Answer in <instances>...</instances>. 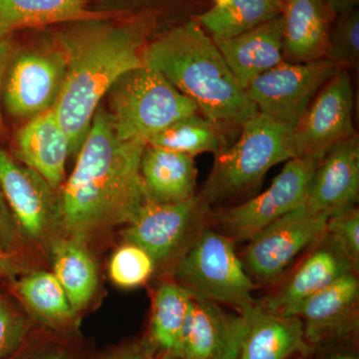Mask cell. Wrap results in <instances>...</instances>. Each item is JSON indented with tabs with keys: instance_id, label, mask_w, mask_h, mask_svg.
I'll return each instance as SVG.
<instances>
[{
	"instance_id": "cell-1",
	"label": "cell",
	"mask_w": 359,
	"mask_h": 359,
	"mask_svg": "<svg viewBox=\"0 0 359 359\" xmlns=\"http://www.w3.org/2000/svg\"><path fill=\"white\" fill-rule=\"evenodd\" d=\"M146 146L144 140L118 138L107 110L99 106L58 196L55 223L66 237L84 242L98 231L129 224L150 202L140 171Z\"/></svg>"
},
{
	"instance_id": "cell-2",
	"label": "cell",
	"mask_w": 359,
	"mask_h": 359,
	"mask_svg": "<svg viewBox=\"0 0 359 359\" xmlns=\"http://www.w3.org/2000/svg\"><path fill=\"white\" fill-rule=\"evenodd\" d=\"M61 30L55 43L65 54L66 74L54 111L78 154L97 109L122 75L144 66L143 51L155 25L154 13L130 20L76 21Z\"/></svg>"
},
{
	"instance_id": "cell-3",
	"label": "cell",
	"mask_w": 359,
	"mask_h": 359,
	"mask_svg": "<svg viewBox=\"0 0 359 359\" xmlns=\"http://www.w3.org/2000/svg\"><path fill=\"white\" fill-rule=\"evenodd\" d=\"M143 62L191 99L200 114L228 131L241 130L259 113L214 40L195 20L148 42Z\"/></svg>"
},
{
	"instance_id": "cell-4",
	"label": "cell",
	"mask_w": 359,
	"mask_h": 359,
	"mask_svg": "<svg viewBox=\"0 0 359 359\" xmlns=\"http://www.w3.org/2000/svg\"><path fill=\"white\" fill-rule=\"evenodd\" d=\"M292 127L257 113L241 128L236 143L215 155L200 197L210 207L242 195L269 169L294 158Z\"/></svg>"
},
{
	"instance_id": "cell-5",
	"label": "cell",
	"mask_w": 359,
	"mask_h": 359,
	"mask_svg": "<svg viewBox=\"0 0 359 359\" xmlns=\"http://www.w3.org/2000/svg\"><path fill=\"white\" fill-rule=\"evenodd\" d=\"M107 97L113 129L124 141L147 142L177 120L200 113L164 75L146 65L122 75Z\"/></svg>"
},
{
	"instance_id": "cell-6",
	"label": "cell",
	"mask_w": 359,
	"mask_h": 359,
	"mask_svg": "<svg viewBox=\"0 0 359 359\" xmlns=\"http://www.w3.org/2000/svg\"><path fill=\"white\" fill-rule=\"evenodd\" d=\"M174 276L192 297L230 304L238 311L255 302L257 285L236 252L235 242L211 228L179 259Z\"/></svg>"
},
{
	"instance_id": "cell-7",
	"label": "cell",
	"mask_w": 359,
	"mask_h": 359,
	"mask_svg": "<svg viewBox=\"0 0 359 359\" xmlns=\"http://www.w3.org/2000/svg\"><path fill=\"white\" fill-rule=\"evenodd\" d=\"M211 207L200 195L175 204L148 202L123 231L127 244L138 245L156 266L181 259L210 228Z\"/></svg>"
},
{
	"instance_id": "cell-8",
	"label": "cell",
	"mask_w": 359,
	"mask_h": 359,
	"mask_svg": "<svg viewBox=\"0 0 359 359\" xmlns=\"http://www.w3.org/2000/svg\"><path fill=\"white\" fill-rule=\"evenodd\" d=\"M320 160L292 158L268 190L243 204L212 214L219 231L235 243L249 242L269 224L304 205L309 182Z\"/></svg>"
},
{
	"instance_id": "cell-9",
	"label": "cell",
	"mask_w": 359,
	"mask_h": 359,
	"mask_svg": "<svg viewBox=\"0 0 359 359\" xmlns=\"http://www.w3.org/2000/svg\"><path fill=\"white\" fill-rule=\"evenodd\" d=\"M328 217L302 205L276 219L250 238L242 262L256 285L282 278L297 257L325 233Z\"/></svg>"
},
{
	"instance_id": "cell-10",
	"label": "cell",
	"mask_w": 359,
	"mask_h": 359,
	"mask_svg": "<svg viewBox=\"0 0 359 359\" xmlns=\"http://www.w3.org/2000/svg\"><path fill=\"white\" fill-rule=\"evenodd\" d=\"M339 71L327 58L304 63L283 61L255 78L245 91L259 114L294 128L320 89Z\"/></svg>"
},
{
	"instance_id": "cell-11",
	"label": "cell",
	"mask_w": 359,
	"mask_h": 359,
	"mask_svg": "<svg viewBox=\"0 0 359 359\" xmlns=\"http://www.w3.org/2000/svg\"><path fill=\"white\" fill-rule=\"evenodd\" d=\"M66 74L65 54L56 43L36 47L13 56L2 86L7 112L30 120L57 103Z\"/></svg>"
},
{
	"instance_id": "cell-12",
	"label": "cell",
	"mask_w": 359,
	"mask_h": 359,
	"mask_svg": "<svg viewBox=\"0 0 359 359\" xmlns=\"http://www.w3.org/2000/svg\"><path fill=\"white\" fill-rule=\"evenodd\" d=\"M353 108L351 74L340 70L320 89L292 129L294 158L321 159L334 146L358 134L353 125Z\"/></svg>"
},
{
	"instance_id": "cell-13",
	"label": "cell",
	"mask_w": 359,
	"mask_h": 359,
	"mask_svg": "<svg viewBox=\"0 0 359 359\" xmlns=\"http://www.w3.org/2000/svg\"><path fill=\"white\" fill-rule=\"evenodd\" d=\"M0 192L14 221L33 240L45 235L55 223L56 191L37 172L0 148Z\"/></svg>"
},
{
	"instance_id": "cell-14",
	"label": "cell",
	"mask_w": 359,
	"mask_h": 359,
	"mask_svg": "<svg viewBox=\"0 0 359 359\" xmlns=\"http://www.w3.org/2000/svg\"><path fill=\"white\" fill-rule=\"evenodd\" d=\"M313 247L283 287L264 299L262 304L264 309L282 316H295L309 297L344 276L355 273L339 243L327 231Z\"/></svg>"
},
{
	"instance_id": "cell-15",
	"label": "cell",
	"mask_w": 359,
	"mask_h": 359,
	"mask_svg": "<svg viewBox=\"0 0 359 359\" xmlns=\"http://www.w3.org/2000/svg\"><path fill=\"white\" fill-rule=\"evenodd\" d=\"M358 278L351 273L306 299L295 316L301 318L306 341L316 347L358 334Z\"/></svg>"
},
{
	"instance_id": "cell-16",
	"label": "cell",
	"mask_w": 359,
	"mask_h": 359,
	"mask_svg": "<svg viewBox=\"0 0 359 359\" xmlns=\"http://www.w3.org/2000/svg\"><path fill=\"white\" fill-rule=\"evenodd\" d=\"M359 199V138L340 142L318 162L309 182L304 205L330 217L356 207Z\"/></svg>"
},
{
	"instance_id": "cell-17",
	"label": "cell",
	"mask_w": 359,
	"mask_h": 359,
	"mask_svg": "<svg viewBox=\"0 0 359 359\" xmlns=\"http://www.w3.org/2000/svg\"><path fill=\"white\" fill-rule=\"evenodd\" d=\"M245 332L242 314L228 313L217 302L192 297L181 359H237Z\"/></svg>"
},
{
	"instance_id": "cell-18",
	"label": "cell",
	"mask_w": 359,
	"mask_h": 359,
	"mask_svg": "<svg viewBox=\"0 0 359 359\" xmlns=\"http://www.w3.org/2000/svg\"><path fill=\"white\" fill-rule=\"evenodd\" d=\"M245 321V332L237 359H290L311 356L316 347L304 337L299 316L271 313L256 302L238 311Z\"/></svg>"
},
{
	"instance_id": "cell-19",
	"label": "cell",
	"mask_w": 359,
	"mask_h": 359,
	"mask_svg": "<svg viewBox=\"0 0 359 359\" xmlns=\"http://www.w3.org/2000/svg\"><path fill=\"white\" fill-rule=\"evenodd\" d=\"M69 155V139L53 108L28 120L14 138L15 159L37 172L54 191L62 186Z\"/></svg>"
},
{
	"instance_id": "cell-20",
	"label": "cell",
	"mask_w": 359,
	"mask_h": 359,
	"mask_svg": "<svg viewBox=\"0 0 359 359\" xmlns=\"http://www.w3.org/2000/svg\"><path fill=\"white\" fill-rule=\"evenodd\" d=\"M283 14L233 39L215 41L238 83L245 89L283 61Z\"/></svg>"
},
{
	"instance_id": "cell-21",
	"label": "cell",
	"mask_w": 359,
	"mask_h": 359,
	"mask_svg": "<svg viewBox=\"0 0 359 359\" xmlns=\"http://www.w3.org/2000/svg\"><path fill=\"white\" fill-rule=\"evenodd\" d=\"M283 61L304 63L325 58L332 16L325 0H280Z\"/></svg>"
},
{
	"instance_id": "cell-22",
	"label": "cell",
	"mask_w": 359,
	"mask_h": 359,
	"mask_svg": "<svg viewBox=\"0 0 359 359\" xmlns=\"http://www.w3.org/2000/svg\"><path fill=\"white\" fill-rule=\"evenodd\" d=\"M142 181L148 198L158 204H175L196 196L197 168L191 156L148 145L141 158Z\"/></svg>"
},
{
	"instance_id": "cell-23",
	"label": "cell",
	"mask_w": 359,
	"mask_h": 359,
	"mask_svg": "<svg viewBox=\"0 0 359 359\" xmlns=\"http://www.w3.org/2000/svg\"><path fill=\"white\" fill-rule=\"evenodd\" d=\"M192 295L176 282L161 285L153 302L146 340L158 359H181L182 339Z\"/></svg>"
},
{
	"instance_id": "cell-24",
	"label": "cell",
	"mask_w": 359,
	"mask_h": 359,
	"mask_svg": "<svg viewBox=\"0 0 359 359\" xmlns=\"http://www.w3.org/2000/svg\"><path fill=\"white\" fill-rule=\"evenodd\" d=\"M91 11L87 0H0V32L111 18Z\"/></svg>"
},
{
	"instance_id": "cell-25",
	"label": "cell",
	"mask_w": 359,
	"mask_h": 359,
	"mask_svg": "<svg viewBox=\"0 0 359 359\" xmlns=\"http://www.w3.org/2000/svg\"><path fill=\"white\" fill-rule=\"evenodd\" d=\"M280 0H212L195 20L214 41L233 39L282 14Z\"/></svg>"
},
{
	"instance_id": "cell-26",
	"label": "cell",
	"mask_w": 359,
	"mask_h": 359,
	"mask_svg": "<svg viewBox=\"0 0 359 359\" xmlns=\"http://www.w3.org/2000/svg\"><path fill=\"white\" fill-rule=\"evenodd\" d=\"M52 248L53 275L78 313L89 304L98 287L95 262L83 242L75 238H60Z\"/></svg>"
},
{
	"instance_id": "cell-27",
	"label": "cell",
	"mask_w": 359,
	"mask_h": 359,
	"mask_svg": "<svg viewBox=\"0 0 359 359\" xmlns=\"http://www.w3.org/2000/svg\"><path fill=\"white\" fill-rule=\"evenodd\" d=\"M228 130L200 113L177 120L151 137L148 145L195 158L203 153L218 154L228 147Z\"/></svg>"
},
{
	"instance_id": "cell-28",
	"label": "cell",
	"mask_w": 359,
	"mask_h": 359,
	"mask_svg": "<svg viewBox=\"0 0 359 359\" xmlns=\"http://www.w3.org/2000/svg\"><path fill=\"white\" fill-rule=\"evenodd\" d=\"M18 292L27 308L40 320L54 327L74 320L76 311L53 273L37 271L18 283Z\"/></svg>"
},
{
	"instance_id": "cell-29",
	"label": "cell",
	"mask_w": 359,
	"mask_h": 359,
	"mask_svg": "<svg viewBox=\"0 0 359 359\" xmlns=\"http://www.w3.org/2000/svg\"><path fill=\"white\" fill-rule=\"evenodd\" d=\"M325 58L340 70H358L359 65V11L337 16L330 28Z\"/></svg>"
},
{
	"instance_id": "cell-30",
	"label": "cell",
	"mask_w": 359,
	"mask_h": 359,
	"mask_svg": "<svg viewBox=\"0 0 359 359\" xmlns=\"http://www.w3.org/2000/svg\"><path fill=\"white\" fill-rule=\"evenodd\" d=\"M155 268L154 261L146 250L126 243L111 257L109 273L119 287H135L147 282Z\"/></svg>"
},
{
	"instance_id": "cell-31",
	"label": "cell",
	"mask_w": 359,
	"mask_h": 359,
	"mask_svg": "<svg viewBox=\"0 0 359 359\" xmlns=\"http://www.w3.org/2000/svg\"><path fill=\"white\" fill-rule=\"evenodd\" d=\"M325 231L339 243L356 273L359 268L358 208H351L328 217Z\"/></svg>"
},
{
	"instance_id": "cell-32",
	"label": "cell",
	"mask_w": 359,
	"mask_h": 359,
	"mask_svg": "<svg viewBox=\"0 0 359 359\" xmlns=\"http://www.w3.org/2000/svg\"><path fill=\"white\" fill-rule=\"evenodd\" d=\"M28 332L25 318L0 302V359L11 358L18 351Z\"/></svg>"
},
{
	"instance_id": "cell-33",
	"label": "cell",
	"mask_w": 359,
	"mask_h": 359,
	"mask_svg": "<svg viewBox=\"0 0 359 359\" xmlns=\"http://www.w3.org/2000/svg\"><path fill=\"white\" fill-rule=\"evenodd\" d=\"M18 241V224L0 192V245L4 252H11Z\"/></svg>"
},
{
	"instance_id": "cell-34",
	"label": "cell",
	"mask_w": 359,
	"mask_h": 359,
	"mask_svg": "<svg viewBox=\"0 0 359 359\" xmlns=\"http://www.w3.org/2000/svg\"><path fill=\"white\" fill-rule=\"evenodd\" d=\"M14 47L11 34L0 32V135L4 133V124L1 112V93L7 69L13 57Z\"/></svg>"
},
{
	"instance_id": "cell-35",
	"label": "cell",
	"mask_w": 359,
	"mask_h": 359,
	"mask_svg": "<svg viewBox=\"0 0 359 359\" xmlns=\"http://www.w3.org/2000/svg\"><path fill=\"white\" fill-rule=\"evenodd\" d=\"M100 359H158L151 351L146 342L130 344L107 354Z\"/></svg>"
},
{
	"instance_id": "cell-36",
	"label": "cell",
	"mask_w": 359,
	"mask_h": 359,
	"mask_svg": "<svg viewBox=\"0 0 359 359\" xmlns=\"http://www.w3.org/2000/svg\"><path fill=\"white\" fill-rule=\"evenodd\" d=\"M330 11L334 15H342L358 9L359 0H325Z\"/></svg>"
},
{
	"instance_id": "cell-37",
	"label": "cell",
	"mask_w": 359,
	"mask_h": 359,
	"mask_svg": "<svg viewBox=\"0 0 359 359\" xmlns=\"http://www.w3.org/2000/svg\"><path fill=\"white\" fill-rule=\"evenodd\" d=\"M4 250L0 245V278L8 276L11 273V266H9L8 261H7L6 256L4 255Z\"/></svg>"
},
{
	"instance_id": "cell-38",
	"label": "cell",
	"mask_w": 359,
	"mask_h": 359,
	"mask_svg": "<svg viewBox=\"0 0 359 359\" xmlns=\"http://www.w3.org/2000/svg\"><path fill=\"white\" fill-rule=\"evenodd\" d=\"M37 359H70L69 356L66 355L62 353H51L45 354L43 356H40Z\"/></svg>"
},
{
	"instance_id": "cell-39",
	"label": "cell",
	"mask_w": 359,
	"mask_h": 359,
	"mask_svg": "<svg viewBox=\"0 0 359 359\" xmlns=\"http://www.w3.org/2000/svg\"><path fill=\"white\" fill-rule=\"evenodd\" d=\"M327 359H358V356L349 353H337Z\"/></svg>"
},
{
	"instance_id": "cell-40",
	"label": "cell",
	"mask_w": 359,
	"mask_h": 359,
	"mask_svg": "<svg viewBox=\"0 0 359 359\" xmlns=\"http://www.w3.org/2000/svg\"><path fill=\"white\" fill-rule=\"evenodd\" d=\"M294 359H309V356H297Z\"/></svg>"
}]
</instances>
